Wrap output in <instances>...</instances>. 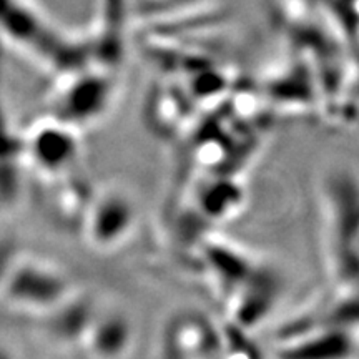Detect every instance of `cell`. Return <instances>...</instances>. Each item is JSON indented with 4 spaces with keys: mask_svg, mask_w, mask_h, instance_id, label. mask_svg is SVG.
I'll use <instances>...</instances> for the list:
<instances>
[{
    "mask_svg": "<svg viewBox=\"0 0 359 359\" xmlns=\"http://www.w3.org/2000/svg\"><path fill=\"white\" fill-rule=\"evenodd\" d=\"M168 344L173 359H213L218 349L213 346H219V338L203 318H180L170 327Z\"/></svg>",
    "mask_w": 359,
    "mask_h": 359,
    "instance_id": "cell-6",
    "label": "cell"
},
{
    "mask_svg": "<svg viewBox=\"0 0 359 359\" xmlns=\"http://www.w3.org/2000/svg\"><path fill=\"white\" fill-rule=\"evenodd\" d=\"M331 263L341 285H359V185L349 173H333L325 183Z\"/></svg>",
    "mask_w": 359,
    "mask_h": 359,
    "instance_id": "cell-1",
    "label": "cell"
},
{
    "mask_svg": "<svg viewBox=\"0 0 359 359\" xmlns=\"http://www.w3.org/2000/svg\"><path fill=\"white\" fill-rule=\"evenodd\" d=\"M88 331V348L100 359H115L122 356V353L128 346V325L118 316H109L92 323Z\"/></svg>",
    "mask_w": 359,
    "mask_h": 359,
    "instance_id": "cell-7",
    "label": "cell"
},
{
    "mask_svg": "<svg viewBox=\"0 0 359 359\" xmlns=\"http://www.w3.org/2000/svg\"><path fill=\"white\" fill-rule=\"evenodd\" d=\"M27 156L43 173L57 175L72 167L79 156V145L62 128H42L27 143Z\"/></svg>",
    "mask_w": 359,
    "mask_h": 359,
    "instance_id": "cell-5",
    "label": "cell"
},
{
    "mask_svg": "<svg viewBox=\"0 0 359 359\" xmlns=\"http://www.w3.org/2000/svg\"><path fill=\"white\" fill-rule=\"evenodd\" d=\"M135 208L132 200L118 190L98 195L85 218V233L97 248H114L133 230Z\"/></svg>",
    "mask_w": 359,
    "mask_h": 359,
    "instance_id": "cell-3",
    "label": "cell"
},
{
    "mask_svg": "<svg viewBox=\"0 0 359 359\" xmlns=\"http://www.w3.org/2000/svg\"><path fill=\"white\" fill-rule=\"evenodd\" d=\"M0 290L11 304L29 311H53L69 296V281L39 262L13 263Z\"/></svg>",
    "mask_w": 359,
    "mask_h": 359,
    "instance_id": "cell-2",
    "label": "cell"
},
{
    "mask_svg": "<svg viewBox=\"0 0 359 359\" xmlns=\"http://www.w3.org/2000/svg\"><path fill=\"white\" fill-rule=\"evenodd\" d=\"M358 341L353 330L316 326L291 338L278 353V359H353Z\"/></svg>",
    "mask_w": 359,
    "mask_h": 359,
    "instance_id": "cell-4",
    "label": "cell"
},
{
    "mask_svg": "<svg viewBox=\"0 0 359 359\" xmlns=\"http://www.w3.org/2000/svg\"><path fill=\"white\" fill-rule=\"evenodd\" d=\"M206 257H208V268L218 278L217 281L228 290L241 288L255 273V268H251L243 255L228 248H210L206 251Z\"/></svg>",
    "mask_w": 359,
    "mask_h": 359,
    "instance_id": "cell-8",
    "label": "cell"
}]
</instances>
